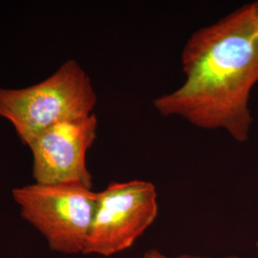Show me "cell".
<instances>
[{
	"mask_svg": "<svg viewBox=\"0 0 258 258\" xmlns=\"http://www.w3.org/2000/svg\"><path fill=\"white\" fill-rule=\"evenodd\" d=\"M184 81L153 106L198 128L224 130L247 143L253 122L249 99L258 83V32L252 3L188 37L181 55Z\"/></svg>",
	"mask_w": 258,
	"mask_h": 258,
	"instance_id": "cell-1",
	"label": "cell"
},
{
	"mask_svg": "<svg viewBox=\"0 0 258 258\" xmlns=\"http://www.w3.org/2000/svg\"><path fill=\"white\" fill-rule=\"evenodd\" d=\"M97 102L90 77L75 59L31 86L0 87V116L26 146L55 124L90 117Z\"/></svg>",
	"mask_w": 258,
	"mask_h": 258,
	"instance_id": "cell-2",
	"label": "cell"
},
{
	"mask_svg": "<svg viewBox=\"0 0 258 258\" xmlns=\"http://www.w3.org/2000/svg\"><path fill=\"white\" fill-rule=\"evenodd\" d=\"M21 216L45 238L51 249L84 252L97 210L98 194L79 183L28 184L13 190Z\"/></svg>",
	"mask_w": 258,
	"mask_h": 258,
	"instance_id": "cell-3",
	"label": "cell"
},
{
	"mask_svg": "<svg viewBox=\"0 0 258 258\" xmlns=\"http://www.w3.org/2000/svg\"><path fill=\"white\" fill-rule=\"evenodd\" d=\"M158 194L151 182L132 180L109 184L98 204L85 254L111 256L131 248L156 220Z\"/></svg>",
	"mask_w": 258,
	"mask_h": 258,
	"instance_id": "cell-4",
	"label": "cell"
},
{
	"mask_svg": "<svg viewBox=\"0 0 258 258\" xmlns=\"http://www.w3.org/2000/svg\"><path fill=\"white\" fill-rule=\"evenodd\" d=\"M94 113L80 120L64 121L47 129L28 146L33 154V177L37 184L79 183L92 188L86 155L97 138Z\"/></svg>",
	"mask_w": 258,
	"mask_h": 258,
	"instance_id": "cell-5",
	"label": "cell"
},
{
	"mask_svg": "<svg viewBox=\"0 0 258 258\" xmlns=\"http://www.w3.org/2000/svg\"><path fill=\"white\" fill-rule=\"evenodd\" d=\"M144 258H210L204 257V256H197V255H190V254H183V255H178V256H167L165 253L159 251L158 249H149L148 250ZM224 258H238L236 256H227Z\"/></svg>",
	"mask_w": 258,
	"mask_h": 258,
	"instance_id": "cell-6",
	"label": "cell"
},
{
	"mask_svg": "<svg viewBox=\"0 0 258 258\" xmlns=\"http://www.w3.org/2000/svg\"><path fill=\"white\" fill-rule=\"evenodd\" d=\"M252 5H253V9H254L255 21H256V28H257L258 32V1H256V2H253V3H252Z\"/></svg>",
	"mask_w": 258,
	"mask_h": 258,
	"instance_id": "cell-7",
	"label": "cell"
}]
</instances>
